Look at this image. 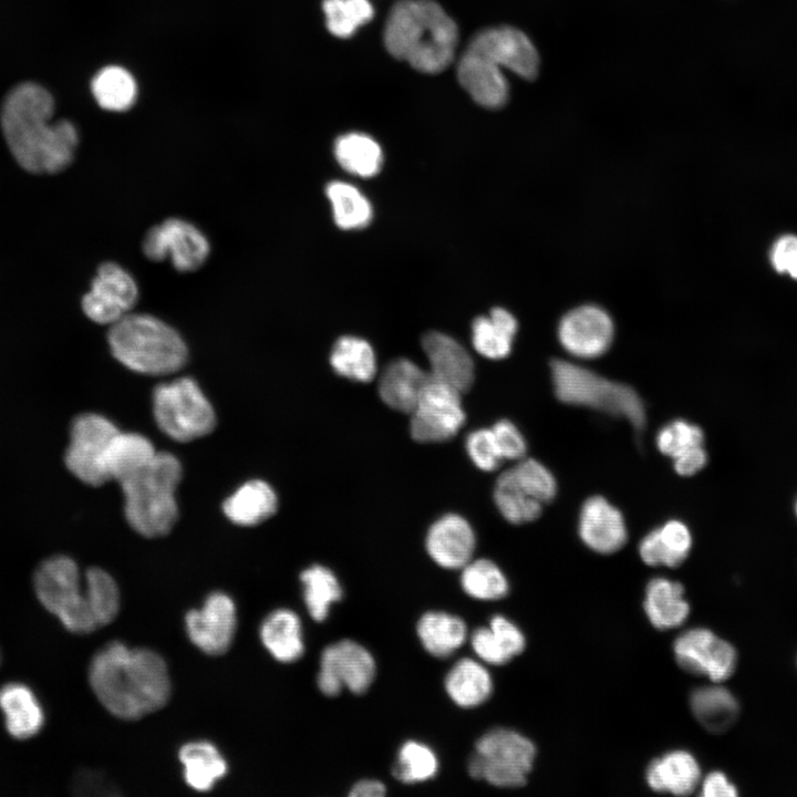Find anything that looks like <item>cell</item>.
Instances as JSON below:
<instances>
[{"instance_id": "obj_5", "label": "cell", "mask_w": 797, "mask_h": 797, "mask_svg": "<svg viewBox=\"0 0 797 797\" xmlns=\"http://www.w3.org/2000/svg\"><path fill=\"white\" fill-rule=\"evenodd\" d=\"M107 341L114 358L141 374L167 375L180 370L187 359L178 332L151 314H125L110 325Z\"/></svg>"}, {"instance_id": "obj_53", "label": "cell", "mask_w": 797, "mask_h": 797, "mask_svg": "<svg viewBox=\"0 0 797 797\" xmlns=\"http://www.w3.org/2000/svg\"><path fill=\"white\" fill-rule=\"evenodd\" d=\"M707 464L704 445L693 447L673 458L674 470L681 476H692Z\"/></svg>"}, {"instance_id": "obj_18", "label": "cell", "mask_w": 797, "mask_h": 797, "mask_svg": "<svg viewBox=\"0 0 797 797\" xmlns=\"http://www.w3.org/2000/svg\"><path fill=\"white\" fill-rule=\"evenodd\" d=\"M189 640L209 655H221L230 648L237 627L236 605L224 592L210 593L201 608L187 612Z\"/></svg>"}, {"instance_id": "obj_26", "label": "cell", "mask_w": 797, "mask_h": 797, "mask_svg": "<svg viewBox=\"0 0 797 797\" xmlns=\"http://www.w3.org/2000/svg\"><path fill=\"white\" fill-rule=\"evenodd\" d=\"M692 534L687 525L671 519L649 531L639 544V555L651 567L680 566L692 548Z\"/></svg>"}, {"instance_id": "obj_30", "label": "cell", "mask_w": 797, "mask_h": 797, "mask_svg": "<svg viewBox=\"0 0 797 797\" xmlns=\"http://www.w3.org/2000/svg\"><path fill=\"white\" fill-rule=\"evenodd\" d=\"M178 758L186 784L197 791L210 790L228 770L227 762L218 748L207 741L184 744Z\"/></svg>"}, {"instance_id": "obj_25", "label": "cell", "mask_w": 797, "mask_h": 797, "mask_svg": "<svg viewBox=\"0 0 797 797\" xmlns=\"http://www.w3.org/2000/svg\"><path fill=\"white\" fill-rule=\"evenodd\" d=\"M646 783L659 793L689 795L701 783V768L691 753L672 751L649 764Z\"/></svg>"}, {"instance_id": "obj_49", "label": "cell", "mask_w": 797, "mask_h": 797, "mask_svg": "<svg viewBox=\"0 0 797 797\" xmlns=\"http://www.w3.org/2000/svg\"><path fill=\"white\" fill-rule=\"evenodd\" d=\"M503 459L519 460L525 457L527 442L519 428L509 420H500L491 427Z\"/></svg>"}, {"instance_id": "obj_38", "label": "cell", "mask_w": 797, "mask_h": 797, "mask_svg": "<svg viewBox=\"0 0 797 797\" xmlns=\"http://www.w3.org/2000/svg\"><path fill=\"white\" fill-rule=\"evenodd\" d=\"M334 154L338 163L351 174L361 177L376 175L382 166L380 145L369 135L349 133L335 141Z\"/></svg>"}, {"instance_id": "obj_43", "label": "cell", "mask_w": 797, "mask_h": 797, "mask_svg": "<svg viewBox=\"0 0 797 797\" xmlns=\"http://www.w3.org/2000/svg\"><path fill=\"white\" fill-rule=\"evenodd\" d=\"M87 600L99 628L115 620L121 605L116 581L105 570L93 567L84 573Z\"/></svg>"}, {"instance_id": "obj_39", "label": "cell", "mask_w": 797, "mask_h": 797, "mask_svg": "<svg viewBox=\"0 0 797 797\" xmlns=\"http://www.w3.org/2000/svg\"><path fill=\"white\" fill-rule=\"evenodd\" d=\"M307 609L317 622L323 621L330 605L342 598V589L335 575L322 565H313L300 575Z\"/></svg>"}, {"instance_id": "obj_1", "label": "cell", "mask_w": 797, "mask_h": 797, "mask_svg": "<svg viewBox=\"0 0 797 797\" xmlns=\"http://www.w3.org/2000/svg\"><path fill=\"white\" fill-rule=\"evenodd\" d=\"M52 95L39 84L25 82L6 96L0 122L6 143L18 164L33 174H54L74 158L79 134L68 120L51 123Z\"/></svg>"}, {"instance_id": "obj_23", "label": "cell", "mask_w": 797, "mask_h": 797, "mask_svg": "<svg viewBox=\"0 0 797 797\" xmlns=\"http://www.w3.org/2000/svg\"><path fill=\"white\" fill-rule=\"evenodd\" d=\"M0 711L7 733L18 741L34 737L45 723L42 703L23 682H8L0 686Z\"/></svg>"}, {"instance_id": "obj_13", "label": "cell", "mask_w": 797, "mask_h": 797, "mask_svg": "<svg viewBox=\"0 0 797 797\" xmlns=\"http://www.w3.org/2000/svg\"><path fill=\"white\" fill-rule=\"evenodd\" d=\"M375 676L372 654L352 640L328 645L321 653L318 686L327 696L338 695L343 687L354 694L364 693Z\"/></svg>"}, {"instance_id": "obj_36", "label": "cell", "mask_w": 797, "mask_h": 797, "mask_svg": "<svg viewBox=\"0 0 797 797\" xmlns=\"http://www.w3.org/2000/svg\"><path fill=\"white\" fill-rule=\"evenodd\" d=\"M334 372L356 382H370L376 374V358L371 344L358 337L339 338L330 354Z\"/></svg>"}, {"instance_id": "obj_54", "label": "cell", "mask_w": 797, "mask_h": 797, "mask_svg": "<svg viewBox=\"0 0 797 797\" xmlns=\"http://www.w3.org/2000/svg\"><path fill=\"white\" fill-rule=\"evenodd\" d=\"M702 795L705 797H734L737 788L727 776L718 770L710 773L701 783Z\"/></svg>"}, {"instance_id": "obj_12", "label": "cell", "mask_w": 797, "mask_h": 797, "mask_svg": "<svg viewBox=\"0 0 797 797\" xmlns=\"http://www.w3.org/2000/svg\"><path fill=\"white\" fill-rule=\"evenodd\" d=\"M144 255L154 261L169 259L176 270L195 271L207 260L210 245L192 222L169 218L151 228L142 244Z\"/></svg>"}, {"instance_id": "obj_10", "label": "cell", "mask_w": 797, "mask_h": 797, "mask_svg": "<svg viewBox=\"0 0 797 797\" xmlns=\"http://www.w3.org/2000/svg\"><path fill=\"white\" fill-rule=\"evenodd\" d=\"M120 429L95 413L76 416L71 425L70 443L64 454L66 468L81 482L100 486L108 482L106 459Z\"/></svg>"}, {"instance_id": "obj_19", "label": "cell", "mask_w": 797, "mask_h": 797, "mask_svg": "<svg viewBox=\"0 0 797 797\" xmlns=\"http://www.w3.org/2000/svg\"><path fill=\"white\" fill-rule=\"evenodd\" d=\"M581 541L592 551L610 555L628 539V528L619 508L603 496H591L582 504L578 518Z\"/></svg>"}, {"instance_id": "obj_29", "label": "cell", "mask_w": 797, "mask_h": 797, "mask_svg": "<svg viewBox=\"0 0 797 797\" xmlns=\"http://www.w3.org/2000/svg\"><path fill=\"white\" fill-rule=\"evenodd\" d=\"M260 639L279 662L291 663L303 654L301 622L291 610L278 609L269 613L260 627Z\"/></svg>"}, {"instance_id": "obj_14", "label": "cell", "mask_w": 797, "mask_h": 797, "mask_svg": "<svg viewBox=\"0 0 797 797\" xmlns=\"http://www.w3.org/2000/svg\"><path fill=\"white\" fill-rule=\"evenodd\" d=\"M467 49L477 52L521 79L532 81L540 71V55L531 39L521 30L500 25L477 32Z\"/></svg>"}, {"instance_id": "obj_20", "label": "cell", "mask_w": 797, "mask_h": 797, "mask_svg": "<svg viewBox=\"0 0 797 797\" xmlns=\"http://www.w3.org/2000/svg\"><path fill=\"white\" fill-rule=\"evenodd\" d=\"M425 547L428 556L445 569H462L474 555L476 536L470 524L458 514H446L427 530Z\"/></svg>"}, {"instance_id": "obj_22", "label": "cell", "mask_w": 797, "mask_h": 797, "mask_svg": "<svg viewBox=\"0 0 797 797\" xmlns=\"http://www.w3.org/2000/svg\"><path fill=\"white\" fill-rule=\"evenodd\" d=\"M457 79L473 100L484 107L497 110L509 100V84L501 68L469 49L458 62Z\"/></svg>"}, {"instance_id": "obj_3", "label": "cell", "mask_w": 797, "mask_h": 797, "mask_svg": "<svg viewBox=\"0 0 797 797\" xmlns=\"http://www.w3.org/2000/svg\"><path fill=\"white\" fill-rule=\"evenodd\" d=\"M457 41L455 21L435 0L395 3L384 28L389 53L423 73L444 71L454 59Z\"/></svg>"}, {"instance_id": "obj_11", "label": "cell", "mask_w": 797, "mask_h": 797, "mask_svg": "<svg viewBox=\"0 0 797 797\" xmlns=\"http://www.w3.org/2000/svg\"><path fill=\"white\" fill-rule=\"evenodd\" d=\"M410 414L411 436L420 443L448 441L458 433L466 420L462 392L433 380L428 381Z\"/></svg>"}, {"instance_id": "obj_44", "label": "cell", "mask_w": 797, "mask_h": 797, "mask_svg": "<svg viewBox=\"0 0 797 797\" xmlns=\"http://www.w3.org/2000/svg\"><path fill=\"white\" fill-rule=\"evenodd\" d=\"M437 769L438 759L429 746L407 741L398 751L393 775L404 784H415L433 778Z\"/></svg>"}, {"instance_id": "obj_7", "label": "cell", "mask_w": 797, "mask_h": 797, "mask_svg": "<svg viewBox=\"0 0 797 797\" xmlns=\"http://www.w3.org/2000/svg\"><path fill=\"white\" fill-rule=\"evenodd\" d=\"M33 588L42 607L70 632L87 634L99 629L84 579L72 558L56 555L43 560L34 571Z\"/></svg>"}, {"instance_id": "obj_50", "label": "cell", "mask_w": 797, "mask_h": 797, "mask_svg": "<svg viewBox=\"0 0 797 797\" xmlns=\"http://www.w3.org/2000/svg\"><path fill=\"white\" fill-rule=\"evenodd\" d=\"M489 628L501 650L511 660L525 648V636L519 628L503 615H494Z\"/></svg>"}, {"instance_id": "obj_41", "label": "cell", "mask_w": 797, "mask_h": 797, "mask_svg": "<svg viewBox=\"0 0 797 797\" xmlns=\"http://www.w3.org/2000/svg\"><path fill=\"white\" fill-rule=\"evenodd\" d=\"M335 224L342 229L365 227L372 218L370 201L352 185L332 182L327 186Z\"/></svg>"}, {"instance_id": "obj_55", "label": "cell", "mask_w": 797, "mask_h": 797, "mask_svg": "<svg viewBox=\"0 0 797 797\" xmlns=\"http://www.w3.org/2000/svg\"><path fill=\"white\" fill-rule=\"evenodd\" d=\"M386 793L383 783L376 779H362L358 782L350 790V797H382Z\"/></svg>"}, {"instance_id": "obj_46", "label": "cell", "mask_w": 797, "mask_h": 797, "mask_svg": "<svg viewBox=\"0 0 797 797\" xmlns=\"http://www.w3.org/2000/svg\"><path fill=\"white\" fill-rule=\"evenodd\" d=\"M508 472L520 489L540 503H549L556 497L558 490L556 477L539 460L524 457Z\"/></svg>"}, {"instance_id": "obj_56", "label": "cell", "mask_w": 797, "mask_h": 797, "mask_svg": "<svg viewBox=\"0 0 797 797\" xmlns=\"http://www.w3.org/2000/svg\"><path fill=\"white\" fill-rule=\"evenodd\" d=\"M796 514H797V501H796Z\"/></svg>"}, {"instance_id": "obj_37", "label": "cell", "mask_w": 797, "mask_h": 797, "mask_svg": "<svg viewBox=\"0 0 797 797\" xmlns=\"http://www.w3.org/2000/svg\"><path fill=\"white\" fill-rule=\"evenodd\" d=\"M91 91L96 103L110 112H125L137 99V83L123 66L107 65L92 79Z\"/></svg>"}, {"instance_id": "obj_42", "label": "cell", "mask_w": 797, "mask_h": 797, "mask_svg": "<svg viewBox=\"0 0 797 797\" xmlns=\"http://www.w3.org/2000/svg\"><path fill=\"white\" fill-rule=\"evenodd\" d=\"M460 584L469 597L478 600H498L509 590L504 572L488 559H472L465 565L462 568Z\"/></svg>"}, {"instance_id": "obj_52", "label": "cell", "mask_w": 797, "mask_h": 797, "mask_svg": "<svg viewBox=\"0 0 797 797\" xmlns=\"http://www.w3.org/2000/svg\"><path fill=\"white\" fill-rule=\"evenodd\" d=\"M470 643L476 655L486 663L500 665L510 661L498 645L489 627L477 628L472 633Z\"/></svg>"}, {"instance_id": "obj_34", "label": "cell", "mask_w": 797, "mask_h": 797, "mask_svg": "<svg viewBox=\"0 0 797 797\" xmlns=\"http://www.w3.org/2000/svg\"><path fill=\"white\" fill-rule=\"evenodd\" d=\"M690 703L700 724L714 733L724 732L731 727L739 713L736 697L727 689L718 685L694 690Z\"/></svg>"}, {"instance_id": "obj_28", "label": "cell", "mask_w": 797, "mask_h": 797, "mask_svg": "<svg viewBox=\"0 0 797 797\" xmlns=\"http://www.w3.org/2000/svg\"><path fill=\"white\" fill-rule=\"evenodd\" d=\"M278 506L275 490L260 479L241 485L224 503L225 515L240 526L258 525L272 516Z\"/></svg>"}, {"instance_id": "obj_2", "label": "cell", "mask_w": 797, "mask_h": 797, "mask_svg": "<svg viewBox=\"0 0 797 797\" xmlns=\"http://www.w3.org/2000/svg\"><path fill=\"white\" fill-rule=\"evenodd\" d=\"M89 683L100 703L122 720H137L162 708L170 696L166 662L153 650L113 641L89 665Z\"/></svg>"}, {"instance_id": "obj_9", "label": "cell", "mask_w": 797, "mask_h": 797, "mask_svg": "<svg viewBox=\"0 0 797 797\" xmlns=\"http://www.w3.org/2000/svg\"><path fill=\"white\" fill-rule=\"evenodd\" d=\"M153 412L158 427L178 442L203 437L213 431L216 423L211 404L189 377L156 386Z\"/></svg>"}, {"instance_id": "obj_48", "label": "cell", "mask_w": 797, "mask_h": 797, "mask_svg": "<svg viewBox=\"0 0 797 797\" xmlns=\"http://www.w3.org/2000/svg\"><path fill=\"white\" fill-rule=\"evenodd\" d=\"M466 452L473 464L480 470L493 472L504 460L491 428H478L465 439Z\"/></svg>"}, {"instance_id": "obj_47", "label": "cell", "mask_w": 797, "mask_h": 797, "mask_svg": "<svg viewBox=\"0 0 797 797\" xmlns=\"http://www.w3.org/2000/svg\"><path fill=\"white\" fill-rule=\"evenodd\" d=\"M655 444L663 455L673 459L693 447L704 445V433L698 425L679 418L659 429Z\"/></svg>"}, {"instance_id": "obj_15", "label": "cell", "mask_w": 797, "mask_h": 797, "mask_svg": "<svg viewBox=\"0 0 797 797\" xmlns=\"http://www.w3.org/2000/svg\"><path fill=\"white\" fill-rule=\"evenodd\" d=\"M674 654L684 671L714 683L727 680L737 664L735 648L704 628L683 632L674 642Z\"/></svg>"}, {"instance_id": "obj_21", "label": "cell", "mask_w": 797, "mask_h": 797, "mask_svg": "<svg viewBox=\"0 0 797 797\" xmlns=\"http://www.w3.org/2000/svg\"><path fill=\"white\" fill-rule=\"evenodd\" d=\"M428 360L431 380L447 384L464 393L475 379L474 361L467 350L452 337L429 331L422 339Z\"/></svg>"}, {"instance_id": "obj_40", "label": "cell", "mask_w": 797, "mask_h": 797, "mask_svg": "<svg viewBox=\"0 0 797 797\" xmlns=\"http://www.w3.org/2000/svg\"><path fill=\"white\" fill-rule=\"evenodd\" d=\"M493 497L500 515L514 525L531 522L542 513L544 504L520 489L508 469L498 476Z\"/></svg>"}, {"instance_id": "obj_45", "label": "cell", "mask_w": 797, "mask_h": 797, "mask_svg": "<svg viewBox=\"0 0 797 797\" xmlns=\"http://www.w3.org/2000/svg\"><path fill=\"white\" fill-rule=\"evenodd\" d=\"M327 28L335 37L349 38L359 27L372 20L374 10L369 0H323Z\"/></svg>"}, {"instance_id": "obj_31", "label": "cell", "mask_w": 797, "mask_h": 797, "mask_svg": "<svg viewBox=\"0 0 797 797\" xmlns=\"http://www.w3.org/2000/svg\"><path fill=\"white\" fill-rule=\"evenodd\" d=\"M518 329L515 317L503 308H494L472 324V342L477 353L490 360L505 359L511 352Z\"/></svg>"}, {"instance_id": "obj_35", "label": "cell", "mask_w": 797, "mask_h": 797, "mask_svg": "<svg viewBox=\"0 0 797 797\" xmlns=\"http://www.w3.org/2000/svg\"><path fill=\"white\" fill-rule=\"evenodd\" d=\"M156 454L153 443L145 436L120 431L111 444L106 459L108 482L121 483L146 466Z\"/></svg>"}, {"instance_id": "obj_32", "label": "cell", "mask_w": 797, "mask_h": 797, "mask_svg": "<svg viewBox=\"0 0 797 797\" xmlns=\"http://www.w3.org/2000/svg\"><path fill=\"white\" fill-rule=\"evenodd\" d=\"M445 690L458 706L474 707L490 696L493 680L483 664L464 658L457 661L446 674Z\"/></svg>"}, {"instance_id": "obj_27", "label": "cell", "mask_w": 797, "mask_h": 797, "mask_svg": "<svg viewBox=\"0 0 797 797\" xmlns=\"http://www.w3.org/2000/svg\"><path fill=\"white\" fill-rule=\"evenodd\" d=\"M644 611L656 629L680 627L690 614L683 586L666 578L652 579L645 589Z\"/></svg>"}, {"instance_id": "obj_33", "label": "cell", "mask_w": 797, "mask_h": 797, "mask_svg": "<svg viewBox=\"0 0 797 797\" xmlns=\"http://www.w3.org/2000/svg\"><path fill=\"white\" fill-rule=\"evenodd\" d=\"M416 631L424 649L436 658L449 656L467 639L463 619L446 612L424 613L417 622Z\"/></svg>"}, {"instance_id": "obj_51", "label": "cell", "mask_w": 797, "mask_h": 797, "mask_svg": "<svg viewBox=\"0 0 797 797\" xmlns=\"http://www.w3.org/2000/svg\"><path fill=\"white\" fill-rule=\"evenodd\" d=\"M770 262L778 273L797 280V236L779 237L772 246Z\"/></svg>"}, {"instance_id": "obj_8", "label": "cell", "mask_w": 797, "mask_h": 797, "mask_svg": "<svg viewBox=\"0 0 797 797\" xmlns=\"http://www.w3.org/2000/svg\"><path fill=\"white\" fill-rule=\"evenodd\" d=\"M535 755L536 747L529 738L513 729L494 728L476 742L468 773L497 787H520L532 768Z\"/></svg>"}, {"instance_id": "obj_6", "label": "cell", "mask_w": 797, "mask_h": 797, "mask_svg": "<svg viewBox=\"0 0 797 797\" xmlns=\"http://www.w3.org/2000/svg\"><path fill=\"white\" fill-rule=\"evenodd\" d=\"M550 371L553 392L560 402L624 418L636 434H642L646 424L645 405L633 387L561 359L551 362Z\"/></svg>"}, {"instance_id": "obj_16", "label": "cell", "mask_w": 797, "mask_h": 797, "mask_svg": "<svg viewBox=\"0 0 797 797\" xmlns=\"http://www.w3.org/2000/svg\"><path fill=\"white\" fill-rule=\"evenodd\" d=\"M137 299L138 287L132 275L115 262H105L83 297L82 309L92 321L112 325L131 312Z\"/></svg>"}, {"instance_id": "obj_17", "label": "cell", "mask_w": 797, "mask_h": 797, "mask_svg": "<svg viewBox=\"0 0 797 797\" xmlns=\"http://www.w3.org/2000/svg\"><path fill=\"white\" fill-rule=\"evenodd\" d=\"M614 324L610 314L596 304H583L568 311L559 321L558 340L570 355L591 360L611 346Z\"/></svg>"}, {"instance_id": "obj_4", "label": "cell", "mask_w": 797, "mask_h": 797, "mask_svg": "<svg viewBox=\"0 0 797 797\" xmlns=\"http://www.w3.org/2000/svg\"><path fill=\"white\" fill-rule=\"evenodd\" d=\"M180 478L179 460L157 452L146 466L118 483L125 517L135 531L155 538L172 530L178 516L175 493Z\"/></svg>"}, {"instance_id": "obj_24", "label": "cell", "mask_w": 797, "mask_h": 797, "mask_svg": "<svg viewBox=\"0 0 797 797\" xmlns=\"http://www.w3.org/2000/svg\"><path fill=\"white\" fill-rule=\"evenodd\" d=\"M429 380L428 372L413 361L396 359L385 366L379 379V395L389 407L410 414Z\"/></svg>"}]
</instances>
